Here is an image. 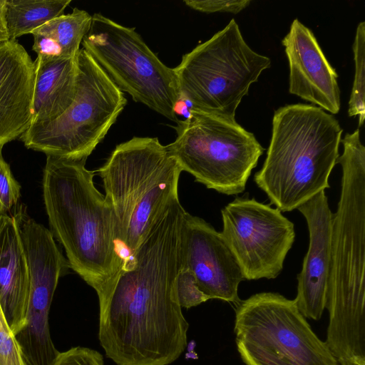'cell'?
I'll use <instances>...</instances> for the list:
<instances>
[{
    "mask_svg": "<svg viewBox=\"0 0 365 365\" xmlns=\"http://www.w3.org/2000/svg\"><path fill=\"white\" fill-rule=\"evenodd\" d=\"M179 198L98 292V339L116 365H169L187 348L189 324L176 292L181 228Z\"/></svg>",
    "mask_w": 365,
    "mask_h": 365,
    "instance_id": "1",
    "label": "cell"
},
{
    "mask_svg": "<svg viewBox=\"0 0 365 365\" xmlns=\"http://www.w3.org/2000/svg\"><path fill=\"white\" fill-rule=\"evenodd\" d=\"M46 156L42 185L50 232L63 247L69 267L97 292L123 261L114 212L86 160Z\"/></svg>",
    "mask_w": 365,
    "mask_h": 365,
    "instance_id": "2",
    "label": "cell"
},
{
    "mask_svg": "<svg viewBox=\"0 0 365 365\" xmlns=\"http://www.w3.org/2000/svg\"><path fill=\"white\" fill-rule=\"evenodd\" d=\"M341 192L332 215L325 343L338 351L365 346V147L359 130L341 140Z\"/></svg>",
    "mask_w": 365,
    "mask_h": 365,
    "instance_id": "3",
    "label": "cell"
},
{
    "mask_svg": "<svg viewBox=\"0 0 365 365\" xmlns=\"http://www.w3.org/2000/svg\"><path fill=\"white\" fill-rule=\"evenodd\" d=\"M342 128L313 105L292 104L274 111L270 143L254 180L281 212H290L329 188L339 158Z\"/></svg>",
    "mask_w": 365,
    "mask_h": 365,
    "instance_id": "4",
    "label": "cell"
},
{
    "mask_svg": "<svg viewBox=\"0 0 365 365\" xmlns=\"http://www.w3.org/2000/svg\"><path fill=\"white\" fill-rule=\"evenodd\" d=\"M182 170L157 138L118 145L98 173L115 217L123 258L131 255L160 212L178 197Z\"/></svg>",
    "mask_w": 365,
    "mask_h": 365,
    "instance_id": "5",
    "label": "cell"
},
{
    "mask_svg": "<svg viewBox=\"0 0 365 365\" xmlns=\"http://www.w3.org/2000/svg\"><path fill=\"white\" fill-rule=\"evenodd\" d=\"M271 66L253 51L232 19L222 30L182 56L174 68L180 96L192 109L235 123L250 86Z\"/></svg>",
    "mask_w": 365,
    "mask_h": 365,
    "instance_id": "6",
    "label": "cell"
},
{
    "mask_svg": "<svg viewBox=\"0 0 365 365\" xmlns=\"http://www.w3.org/2000/svg\"><path fill=\"white\" fill-rule=\"evenodd\" d=\"M75 98L55 120L31 125L19 139L46 155L86 160L126 105L122 92L83 48L78 53Z\"/></svg>",
    "mask_w": 365,
    "mask_h": 365,
    "instance_id": "7",
    "label": "cell"
},
{
    "mask_svg": "<svg viewBox=\"0 0 365 365\" xmlns=\"http://www.w3.org/2000/svg\"><path fill=\"white\" fill-rule=\"evenodd\" d=\"M235 332L246 365H339L294 300L279 293L260 292L241 301Z\"/></svg>",
    "mask_w": 365,
    "mask_h": 365,
    "instance_id": "8",
    "label": "cell"
},
{
    "mask_svg": "<svg viewBox=\"0 0 365 365\" xmlns=\"http://www.w3.org/2000/svg\"><path fill=\"white\" fill-rule=\"evenodd\" d=\"M190 113L178 121L177 137L166 145L181 170L220 193L242 192L264 148L237 122L194 110Z\"/></svg>",
    "mask_w": 365,
    "mask_h": 365,
    "instance_id": "9",
    "label": "cell"
},
{
    "mask_svg": "<svg viewBox=\"0 0 365 365\" xmlns=\"http://www.w3.org/2000/svg\"><path fill=\"white\" fill-rule=\"evenodd\" d=\"M81 43L122 92L178 123L174 108L180 93L174 69L158 58L135 29L96 13Z\"/></svg>",
    "mask_w": 365,
    "mask_h": 365,
    "instance_id": "10",
    "label": "cell"
},
{
    "mask_svg": "<svg viewBox=\"0 0 365 365\" xmlns=\"http://www.w3.org/2000/svg\"><path fill=\"white\" fill-rule=\"evenodd\" d=\"M225 240L245 280L274 279L295 238L294 224L278 208L236 197L221 210Z\"/></svg>",
    "mask_w": 365,
    "mask_h": 365,
    "instance_id": "11",
    "label": "cell"
},
{
    "mask_svg": "<svg viewBox=\"0 0 365 365\" xmlns=\"http://www.w3.org/2000/svg\"><path fill=\"white\" fill-rule=\"evenodd\" d=\"M180 264L192 273L210 299L240 303L238 287L245 278L235 255L221 232L187 212L181 228Z\"/></svg>",
    "mask_w": 365,
    "mask_h": 365,
    "instance_id": "12",
    "label": "cell"
},
{
    "mask_svg": "<svg viewBox=\"0 0 365 365\" xmlns=\"http://www.w3.org/2000/svg\"><path fill=\"white\" fill-rule=\"evenodd\" d=\"M282 43L289 62V92L331 114L338 113L341 105L338 74L314 34L295 19Z\"/></svg>",
    "mask_w": 365,
    "mask_h": 365,
    "instance_id": "13",
    "label": "cell"
},
{
    "mask_svg": "<svg viewBox=\"0 0 365 365\" xmlns=\"http://www.w3.org/2000/svg\"><path fill=\"white\" fill-rule=\"evenodd\" d=\"M304 217L309 235V247L297 275L294 299L304 318L318 320L327 303L331 261L332 215L325 190L298 207Z\"/></svg>",
    "mask_w": 365,
    "mask_h": 365,
    "instance_id": "14",
    "label": "cell"
},
{
    "mask_svg": "<svg viewBox=\"0 0 365 365\" xmlns=\"http://www.w3.org/2000/svg\"><path fill=\"white\" fill-rule=\"evenodd\" d=\"M35 63L16 41L0 44V146L30 127Z\"/></svg>",
    "mask_w": 365,
    "mask_h": 365,
    "instance_id": "15",
    "label": "cell"
},
{
    "mask_svg": "<svg viewBox=\"0 0 365 365\" xmlns=\"http://www.w3.org/2000/svg\"><path fill=\"white\" fill-rule=\"evenodd\" d=\"M29 276L13 217L0 215V305L14 336L26 326Z\"/></svg>",
    "mask_w": 365,
    "mask_h": 365,
    "instance_id": "16",
    "label": "cell"
},
{
    "mask_svg": "<svg viewBox=\"0 0 365 365\" xmlns=\"http://www.w3.org/2000/svg\"><path fill=\"white\" fill-rule=\"evenodd\" d=\"M31 125L52 121L73 103L77 86L78 55L71 58L37 56Z\"/></svg>",
    "mask_w": 365,
    "mask_h": 365,
    "instance_id": "17",
    "label": "cell"
},
{
    "mask_svg": "<svg viewBox=\"0 0 365 365\" xmlns=\"http://www.w3.org/2000/svg\"><path fill=\"white\" fill-rule=\"evenodd\" d=\"M92 16L74 8L33 31V50L38 56L71 58L78 55L80 45L91 25Z\"/></svg>",
    "mask_w": 365,
    "mask_h": 365,
    "instance_id": "18",
    "label": "cell"
},
{
    "mask_svg": "<svg viewBox=\"0 0 365 365\" xmlns=\"http://www.w3.org/2000/svg\"><path fill=\"white\" fill-rule=\"evenodd\" d=\"M71 0H5L4 19L9 40L31 34L63 14Z\"/></svg>",
    "mask_w": 365,
    "mask_h": 365,
    "instance_id": "19",
    "label": "cell"
},
{
    "mask_svg": "<svg viewBox=\"0 0 365 365\" xmlns=\"http://www.w3.org/2000/svg\"><path fill=\"white\" fill-rule=\"evenodd\" d=\"M355 72L349 101L348 114L359 117V127L365 118V22H360L356 28L353 44Z\"/></svg>",
    "mask_w": 365,
    "mask_h": 365,
    "instance_id": "20",
    "label": "cell"
},
{
    "mask_svg": "<svg viewBox=\"0 0 365 365\" xmlns=\"http://www.w3.org/2000/svg\"><path fill=\"white\" fill-rule=\"evenodd\" d=\"M2 148L0 146V215L11 216L19 205L21 185L3 158Z\"/></svg>",
    "mask_w": 365,
    "mask_h": 365,
    "instance_id": "21",
    "label": "cell"
},
{
    "mask_svg": "<svg viewBox=\"0 0 365 365\" xmlns=\"http://www.w3.org/2000/svg\"><path fill=\"white\" fill-rule=\"evenodd\" d=\"M176 292L180 307L187 309L210 299L200 289L192 273L186 269L180 268L176 277Z\"/></svg>",
    "mask_w": 365,
    "mask_h": 365,
    "instance_id": "22",
    "label": "cell"
},
{
    "mask_svg": "<svg viewBox=\"0 0 365 365\" xmlns=\"http://www.w3.org/2000/svg\"><path fill=\"white\" fill-rule=\"evenodd\" d=\"M0 365H27L0 305Z\"/></svg>",
    "mask_w": 365,
    "mask_h": 365,
    "instance_id": "23",
    "label": "cell"
},
{
    "mask_svg": "<svg viewBox=\"0 0 365 365\" xmlns=\"http://www.w3.org/2000/svg\"><path fill=\"white\" fill-rule=\"evenodd\" d=\"M52 365H104V360L95 349L76 346L59 352Z\"/></svg>",
    "mask_w": 365,
    "mask_h": 365,
    "instance_id": "24",
    "label": "cell"
},
{
    "mask_svg": "<svg viewBox=\"0 0 365 365\" xmlns=\"http://www.w3.org/2000/svg\"><path fill=\"white\" fill-rule=\"evenodd\" d=\"M188 7L204 13L230 12L237 14L245 9L250 0H185Z\"/></svg>",
    "mask_w": 365,
    "mask_h": 365,
    "instance_id": "25",
    "label": "cell"
},
{
    "mask_svg": "<svg viewBox=\"0 0 365 365\" xmlns=\"http://www.w3.org/2000/svg\"><path fill=\"white\" fill-rule=\"evenodd\" d=\"M339 365H360L350 361H341L338 362Z\"/></svg>",
    "mask_w": 365,
    "mask_h": 365,
    "instance_id": "26",
    "label": "cell"
}]
</instances>
